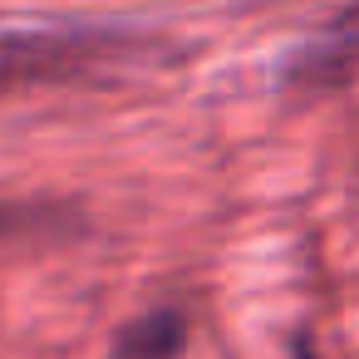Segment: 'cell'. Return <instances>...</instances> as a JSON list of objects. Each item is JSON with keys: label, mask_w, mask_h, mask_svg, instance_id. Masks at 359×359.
<instances>
[{"label": "cell", "mask_w": 359, "mask_h": 359, "mask_svg": "<svg viewBox=\"0 0 359 359\" xmlns=\"http://www.w3.org/2000/svg\"><path fill=\"white\" fill-rule=\"evenodd\" d=\"M163 40L133 25H40L0 35V89L118 84L163 60Z\"/></svg>", "instance_id": "cell-1"}, {"label": "cell", "mask_w": 359, "mask_h": 359, "mask_svg": "<svg viewBox=\"0 0 359 359\" xmlns=\"http://www.w3.org/2000/svg\"><path fill=\"white\" fill-rule=\"evenodd\" d=\"M359 79V0L344 6L334 20H325L315 35H305L285 60H280V84L290 89H315V94H330V89H344Z\"/></svg>", "instance_id": "cell-2"}, {"label": "cell", "mask_w": 359, "mask_h": 359, "mask_svg": "<svg viewBox=\"0 0 359 359\" xmlns=\"http://www.w3.org/2000/svg\"><path fill=\"white\" fill-rule=\"evenodd\" d=\"M182 349H187V315L158 305L118 330L109 359H182Z\"/></svg>", "instance_id": "cell-3"}, {"label": "cell", "mask_w": 359, "mask_h": 359, "mask_svg": "<svg viewBox=\"0 0 359 359\" xmlns=\"http://www.w3.org/2000/svg\"><path fill=\"white\" fill-rule=\"evenodd\" d=\"M285 359H320V349H315V334L310 330H300L295 339H290V354Z\"/></svg>", "instance_id": "cell-4"}]
</instances>
